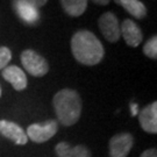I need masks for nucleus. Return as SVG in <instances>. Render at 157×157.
Instances as JSON below:
<instances>
[{"mask_svg":"<svg viewBox=\"0 0 157 157\" xmlns=\"http://www.w3.org/2000/svg\"><path fill=\"white\" fill-rule=\"evenodd\" d=\"M71 51L75 59L84 65H97L102 61L105 49L99 39L90 30H78L71 37Z\"/></svg>","mask_w":157,"mask_h":157,"instance_id":"1","label":"nucleus"},{"mask_svg":"<svg viewBox=\"0 0 157 157\" xmlns=\"http://www.w3.org/2000/svg\"><path fill=\"white\" fill-rule=\"evenodd\" d=\"M52 105L59 124L69 127L75 124L80 118L82 99L77 91L63 89L54 95Z\"/></svg>","mask_w":157,"mask_h":157,"instance_id":"2","label":"nucleus"},{"mask_svg":"<svg viewBox=\"0 0 157 157\" xmlns=\"http://www.w3.org/2000/svg\"><path fill=\"white\" fill-rule=\"evenodd\" d=\"M20 59L25 70L34 77H43L49 71L47 59L32 49L23 50L20 55Z\"/></svg>","mask_w":157,"mask_h":157,"instance_id":"3","label":"nucleus"},{"mask_svg":"<svg viewBox=\"0 0 157 157\" xmlns=\"http://www.w3.org/2000/svg\"><path fill=\"white\" fill-rule=\"evenodd\" d=\"M58 130V122L56 120H48L43 124H33L27 128V137L28 140L36 142V143H43L50 140L51 137L57 133Z\"/></svg>","mask_w":157,"mask_h":157,"instance_id":"4","label":"nucleus"},{"mask_svg":"<svg viewBox=\"0 0 157 157\" xmlns=\"http://www.w3.org/2000/svg\"><path fill=\"white\" fill-rule=\"evenodd\" d=\"M98 27L100 29L101 34L104 35V37L109 43H115L121 37L120 23H119L118 17L112 12H106L99 17Z\"/></svg>","mask_w":157,"mask_h":157,"instance_id":"5","label":"nucleus"},{"mask_svg":"<svg viewBox=\"0 0 157 157\" xmlns=\"http://www.w3.org/2000/svg\"><path fill=\"white\" fill-rule=\"evenodd\" d=\"M134 146V137L129 133H120L109 140V156L127 157Z\"/></svg>","mask_w":157,"mask_h":157,"instance_id":"6","label":"nucleus"},{"mask_svg":"<svg viewBox=\"0 0 157 157\" xmlns=\"http://www.w3.org/2000/svg\"><path fill=\"white\" fill-rule=\"evenodd\" d=\"M120 32H121V36L124 37V42L132 48L139 47L143 41L142 29L132 19H124L122 23L120 25Z\"/></svg>","mask_w":157,"mask_h":157,"instance_id":"7","label":"nucleus"},{"mask_svg":"<svg viewBox=\"0 0 157 157\" xmlns=\"http://www.w3.org/2000/svg\"><path fill=\"white\" fill-rule=\"evenodd\" d=\"M0 133L7 137L8 140L13 141L15 144L23 146L28 142V137L26 132L15 122L0 120Z\"/></svg>","mask_w":157,"mask_h":157,"instance_id":"8","label":"nucleus"},{"mask_svg":"<svg viewBox=\"0 0 157 157\" xmlns=\"http://www.w3.org/2000/svg\"><path fill=\"white\" fill-rule=\"evenodd\" d=\"M2 78L8 82L15 91H23L28 85V79L26 73L17 65L6 67L1 72Z\"/></svg>","mask_w":157,"mask_h":157,"instance_id":"9","label":"nucleus"},{"mask_svg":"<svg viewBox=\"0 0 157 157\" xmlns=\"http://www.w3.org/2000/svg\"><path fill=\"white\" fill-rule=\"evenodd\" d=\"M139 121L142 129L150 133L156 134L157 133V102L154 101L152 104L146 106L143 109H141L139 114Z\"/></svg>","mask_w":157,"mask_h":157,"instance_id":"10","label":"nucleus"},{"mask_svg":"<svg viewBox=\"0 0 157 157\" xmlns=\"http://www.w3.org/2000/svg\"><path fill=\"white\" fill-rule=\"evenodd\" d=\"M13 4H14L15 12L23 22L33 25L39 21L40 14L37 11L39 8H36L29 0H14Z\"/></svg>","mask_w":157,"mask_h":157,"instance_id":"11","label":"nucleus"},{"mask_svg":"<svg viewBox=\"0 0 157 157\" xmlns=\"http://www.w3.org/2000/svg\"><path fill=\"white\" fill-rule=\"evenodd\" d=\"M55 151L58 157H91V151L85 146L71 147L67 142H59Z\"/></svg>","mask_w":157,"mask_h":157,"instance_id":"12","label":"nucleus"},{"mask_svg":"<svg viewBox=\"0 0 157 157\" xmlns=\"http://www.w3.org/2000/svg\"><path fill=\"white\" fill-rule=\"evenodd\" d=\"M115 4L124 7L130 15L137 20H142L147 17L146 5L140 0H114Z\"/></svg>","mask_w":157,"mask_h":157,"instance_id":"13","label":"nucleus"},{"mask_svg":"<svg viewBox=\"0 0 157 157\" xmlns=\"http://www.w3.org/2000/svg\"><path fill=\"white\" fill-rule=\"evenodd\" d=\"M65 14L69 17H78L83 15L87 8V0H59Z\"/></svg>","mask_w":157,"mask_h":157,"instance_id":"14","label":"nucleus"},{"mask_svg":"<svg viewBox=\"0 0 157 157\" xmlns=\"http://www.w3.org/2000/svg\"><path fill=\"white\" fill-rule=\"evenodd\" d=\"M143 54L147 57L151 58V59H156L157 58V36L154 35L152 37L147 41L144 45H143Z\"/></svg>","mask_w":157,"mask_h":157,"instance_id":"15","label":"nucleus"},{"mask_svg":"<svg viewBox=\"0 0 157 157\" xmlns=\"http://www.w3.org/2000/svg\"><path fill=\"white\" fill-rule=\"evenodd\" d=\"M12 59V52L7 47H0V70H4Z\"/></svg>","mask_w":157,"mask_h":157,"instance_id":"16","label":"nucleus"},{"mask_svg":"<svg viewBox=\"0 0 157 157\" xmlns=\"http://www.w3.org/2000/svg\"><path fill=\"white\" fill-rule=\"evenodd\" d=\"M140 157H157V150L155 148H152V149H147L146 151H143L141 154Z\"/></svg>","mask_w":157,"mask_h":157,"instance_id":"17","label":"nucleus"},{"mask_svg":"<svg viewBox=\"0 0 157 157\" xmlns=\"http://www.w3.org/2000/svg\"><path fill=\"white\" fill-rule=\"evenodd\" d=\"M29 1H30L36 8H41V7L45 6V4L48 2V0H29Z\"/></svg>","mask_w":157,"mask_h":157,"instance_id":"18","label":"nucleus"},{"mask_svg":"<svg viewBox=\"0 0 157 157\" xmlns=\"http://www.w3.org/2000/svg\"><path fill=\"white\" fill-rule=\"evenodd\" d=\"M91 1L99 6H106L111 2V0H91Z\"/></svg>","mask_w":157,"mask_h":157,"instance_id":"19","label":"nucleus"},{"mask_svg":"<svg viewBox=\"0 0 157 157\" xmlns=\"http://www.w3.org/2000/svg\"><path fill=\"white\" fill-rule=\"evenodd\" d=\"M0 97H1V87H0Z\"/></svg>","mask_w":157,"mask_h":157,"instance_id":"20","label":"nucleus"}]
</instances>
